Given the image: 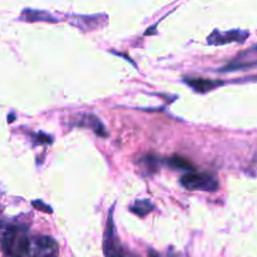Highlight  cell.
<instances>
[{"label":"cell","instance_id":"obj_1","mask_svg":"<svg viewBox=\"0 0 257 257\" xmlns=\"http://www.w3.org/2000/svg\"><path fill=\"white\" fill-rule=\"evenodd\" d=\"M3 252L8 257H24L30 250L28 230L24 226L13 225L4 230L0 236Z\"/></svg>","mask_w":257,"mask_h":257},{"label":"cell","instance_id":"obj_2","mask_svg":"<svg viewBox=\"0 0 257 257\" xmlns=\"http://www.w3.org/2000/svg\"><path fill=\"white\" fill-rule=\"evenodd\" d=\"M113 210H110L108 216L107 227L104 232V240H103V251L104 257H138L133 255L132 252L125 250L122 246L120 241L118 240L117 232H115L114 222H113Z\"/></svg>","mask_w":257,"mask_h":257},{"label":"cell","instance_id":"obj_3","mask_svg":"<svg viewBox=\"0 0 257 257\" xmlns=\"http://www.w3.org/2000/svg\"><path fill=\"white\" fill-rule=\"evenodd\" d=\"M181 185L190 191H208L213 192L220 187L215 175L203 172H192L181 178Z\"/></svg>","mask_w":257,"mask_h":257},{"label":"cell","instance_id":"obj_4","mask_svg":"<svg viewBox=\"0 0 257 257\" xmlns=\"http://www.w3.org/2000/svg\"><path fill=\"white\" fill-rule=\"evenodd\" d=\"M257 67V44L253 45L248 50L240 53L231 63H228L223 72H232V70L248 69V68Z\"/></svg>","mask_w":257,"mask_h":257},{"label":"cell","instance_id":"obj_5","mask_svg":"<svg viewBox=\"0 0 257 257\" xmlns=\"http://www.w3.org/2000/svg\"><path fill=\"white\" fill-rule=\"evenodd\" d=\"M248 32L245 30H230V32H218L215 30L207 38L208 44L223 45L228 43H242L247 39Z\"/></svg>","mask_w":257,"mask_h":257},{"label":"cell","instance_id":"obj_6","mask_svg":"<svg viewBox=\"0 0 257 257\" xmlns=\"http://www.w3.org/2000/svg\"><path fill=\"white\" fill-rule=\"evenodd\" d=\"M35 256L39 257H58L59 247L57 242L49 236H39L34 241Z\"/></svg>","mask_w":257,"mask_h":257},{"label":"cell","instance_id":"obj_7","mask_svg":"<svg viewBox=\"0 0 257 257\" xmlns=\"http://www.w3.org/2000/svg\"><path fill=\"white\" fill-rule=\"evenodd\" d=\"M185 83L198 93L210 92L222 84V82H218V80L205 79V78H186Z\"/></svg>","mask_w":257,"mask_h":257},{"label":"cell","instance_id":"obj_8","mask_svg":"<svg viewBox=\"0 0 257 257\" xmlns=\"http://www.w3.org/2000/svg\"><path fill=\"white\" fill-rule=\"evenodd\" d=\"M78 125L90 128L92 131H94L95 135L102 136V137H107V135H108V133L105 132V128H104V125H103V123L100 122V119H98V118L93 114H82L80 115L79 120H78Z\"/></svg>","mask_w":257,"mask_h":257},{"label":"cell","instance_id":"obj_9","mask_svg":"<svg viewBox=\"0 0 257 257\" xmlns=\"http://www.w3.org/2000/svg\"><path fill=\"white\" fill-rule=\"evenodd\" d=\"M22 18L25 22H49L57 23L58 19H55L52 14L43 10H34V9H25L23 10Z\"/></svg>","mask_w":257,"mask_h":257},{"label":"cell","instance_id":"obj_10","mask_svg":"<svg viewBox=\"0 0 257 257\" xmlns=\"http://www.w3.org/2000/svg\"><path fill=\"white\" fill-rule=\"evenodd\" d=\"M130 210L135 215L140 216V217H145V216H147L148 213L153 211V203L148 200H138L131 206Z\"/></svg>","mask_w":257,"mask_h":257},{"label":"cell","instance_id":"obj_11","mask_svg":"<svg viewBox=\"0 0 257 257\" xmlns=\"http://www.w3.org/2000/svg\"><path fill=\"white\" fill-rule=\"evenodd\" d=\"M167 165L171 166L172 168H175V170H185V171L195 170V167H193V165L190 162V161H187L183 157H180V156H172L171 158H168Z\"/></svg>","mask_w":257,"mask_h":257},{"label":"cell","instance_id":"obj_12","mask_svg":"<svg viewBox=\"0 0 257 257\" xmlns=\"http://www.w3.org/2000/svg\"><path fill=\"white\" fill-rule=\"evenodd\" d=\"M34 137L38 143H52V137H50V136L43 135V133H38V135H35Z\"/></svg>","mask_w":257,"mask_h":257},{"label":"cell","instance_id":"obj_13","mask_svg":"<svg viewBox=\"0 0 257 257\" xmlns=\"http://www.w3.org/2000/svg\"><path fill=\"white\" fill-rule=\"evenodd\" d=\"M33 206H34V207H37L38 210L44 211V212H48V213L52 212V208L47 205H43L42 201H34V202H33Z\"/></svg>","mask_w":257,"mask_h":257},{"label":"cell","instance_id":"obj_14","mask_svg":"<svg viewBox=\"0 0 257 257\" xmlns=\"http://www.w3.org/2000/svg\"><path fill=\"white\" fill-rule=\"evenodd\" d=\"M150 257H160L157 255V252H155V251H151L150 252Z\"/></svg>","mask_w":257,"mask_h":257},{"label":"cell","instance_id":"obj_15","mask_svg":"<svg viewBox=\"0 0 257 257\" xmlns=\"http://www.w3.org/2000/svg\"><path fill=\"white\" fill-rule=\"evenodd\" d=\"M34 257H39V256H35V255H34Z\"/></svg>","mask_w":257,"mask_h":257}]
</instances>
